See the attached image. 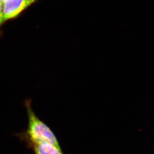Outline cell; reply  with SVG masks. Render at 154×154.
Here are the masks:
<instances>
[{"mask_svg": "<svg viewBox=\"0 0 154 154\" xmlns=\"http://www.w3.org/2000/svg\"></svg>", "mask_w": 154, "mask_h": 154, "instance_id": "obj_6", "label": "cell"}, {"mask_svg": "<svg viewBox=\"0 0 154 154\" xmlns=\"http://www.w3.org/2000/svg\"><path fill=\"white\" fill-rule=\"evenodd\" d=\"M4 23V2L0 0V27Z\"/></svg>", "mask_w": 154, "mask_h": 154, "instance_id": "obj_4", "label": "cell"}, {"mask_svg": "<svg viewBox=\"0 0 154 154\" xmlns=\"http://www.w3.org/2000/svg\"><path fill=\"white\" fill-rule=\"evenodd\" d=\"M37 0H5L4 2V22L18 16Z\"/></svg>", "mask_w": 154, "mask_h": 154, "instance_id": "obj_2", "label": "cell"}, {"mask_svg": "<svg viewBox=\"0 0 154 154\" xmlns=\"http://www.w3.org/2000/svg\"><path fill=\"white\" fill-rule=\"evenodd\" d=\"M1 1H2L4 2L5 0H1Z\"/></svg>", "mask_w": 154, "mask_h": 154, "instance_id": "obj_5", "label": "cell"}, {"mask_svg": "<svg viewBox=\"0 0 154 154\" xmlns=\"http://www.w3.org/2000/svg\"><path fill=\"white\" fill-rule=\"evenodd\" d=\"M28 118V134L32 142H45L61 151L59 143L51 130L37 117L31 107V103H26Z\"/></svg>", "mask_w": 154, "mask_h": 154, "instance_id": "obj_1", "label": "cell"}, {"mask_svg": "<svg viewBox=\"0 0 154 154\" xmlns=\"http://www.w3.org/2000/svg\"><path fill=\"white\" fill-rule=\"evenodd\" d=\"M35 153L37 154H63L55 146L45 142H32Z\"/></svg>", "mask_w": 154, "mask_h": 154, "instance_id": "obj_3", "label": "cell"}]
</instances>
